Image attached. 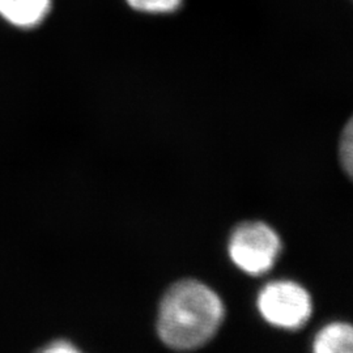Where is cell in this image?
Instances as JSON below:
<instances>
[{"instance_id": "obj_4", "label": "cell", "mask_w": 353, "mask_h": 353, "mask_svg": "<svg viewBox=\"0 0 353 353\" xmlns=\"http://www.w3.org/2000/svg\"><path fill=\"white\" fill-rule=\"evenodd\" d=\"M51 0H0V14L12 26L30 29L50 12Z\"/></svg>"}, {"instance_id": "obj_6", "label": "cell", "mask_w": 353, "mask_h": 353, "mask_svg": "<svg viewBox=\"0 0 353 353\" xmlns=\"http://www.w3.org/2000/svg\"><path fill=\"white\" fill-rule=\"evenodd\" d=\"M128 6L137 11L147 13L174 12L182 0H126Z\"/></svg>"}, {"instance_id": "obj_7", "label": "cell", "mask_w": 353, "mask_h": 353, "mask_svg": "<svg viewBox=\"0 0 353 353\" xmlns=\"http://www.w3.org/2000/svg\"><path fill=\"white\" fill-rule=\"evenodd\" d=\"M341 164L347 174L352 176L353 166V131L352 121L347 123V126L343 131V137L341 141Z\"/></svg>"}, {"instance_id": "obj_8", "label": "cell", "mask_w": 353, "mask_h": 353, "mask_svg": "<svg viewBox=\"0 0 353 353\" xmlns=\"http://www.w3.org/2000/svg\"><path fill=\"white\" fill-rule=\"evenodd\" d=\"M46 352H77V350L68 341H55L52 345L46 348Z\"/></svg>"}, {"instance_id": "obj_1", "label": "cell", "mask_w": 353, "mask_h": 353, "mask_svg": "<svg viewBox=\"0 0 353 353\" xmlns=\"http://www.w3.org/2000/svg\"><path fill=\"white\" fill-rule=\"evenodd\" d=\"M224 316L219 296L202 283L183 280L165 293L157 331L166 345L194 350L210 341Z\"/></svg>"}, {"instance_id": "obj_2", "label": "cell", "mask_w": 353, "mask_h": 353, "mask_svg": "<svg viewBox=\"0 0 353 353\" xmlns=\"http://www.w3.org/2000/svg\"><path fill=\"white\" fill-rule=\"evenodd\" d=\"M278 234L263 223H245L229 241V255L242 271L250 275L267 272L280 252Z\"/></svg>"}, {"instance_id": "obj_3", "label": "cell", "mask_w": 353, "mask_h": 353, "mask_svg": "<svg viewBox=\"0 0 353 353\" xmlns=\"http://www.w3.org/2000/svg\"><path fill=\"white\" fill-rule=\"evenodd\" d=\"M258 307L265 321L276 327L297 330L312 314V300L301 285L293 281H275L261 292Z\"/></svg>"}, {"instance_id": "obj_5", "label": "cell", "mask_w": 353, "mask_h": 353, "mask_svg": "<svg viewBox=\"0 0 353 353\" xmlns=\"http://www.w3.org/2000/svg\"><path fill=\"white\" fill-rule=\"evenodd\" d=\"M352 348V327L339 322L321 330L314 341L316 353H351Z\"/></svg>"}]
</instances>
